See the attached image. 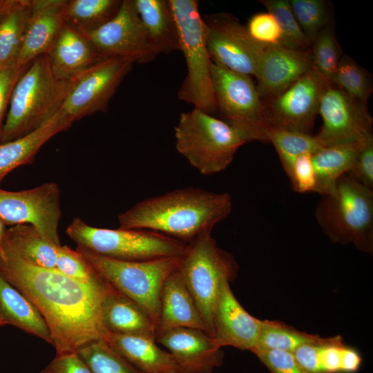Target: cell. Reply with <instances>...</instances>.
<instances>
[{"mask_svg": "<svg viewBox=\"0 0 373 373\" xmlns=\"http://www.w3.org/2000/svg\"><path fill=\"white\" fill-rule=\"evenodd\" d=\"M0 274L37 308L49 329L57 354L77 352L86 344L104 339L102 318L109 283L94 286L77 281L56 269L33 265L6 243L0 245Z\"/></svg>", "mask_w": 373, "mask_h": 373, "instance_id": "obj_1", "label": "cell"}, {"mask_svg": "<svg viewBox=\"0 0 373 373\" xmlns=\"http://www.w3.org/2000/svg\"><path fill=\"white\" fill-rule=\"evenodd\" d=\"M229 193L186 187L151 197L119 214V227L162 233L188 244L211 231L232 210Z\"/></svg>", "mask_w": 373, "mask_h": 373, "instance_id": "obj_2", "label": "cell"}, {"mask_svg": "<svg viewBox=\"0 0 373 373\" xmlns=\"http://www.w3.org/2000/svg\"><path fill=\"white\" fill-rule=\"evenodd\" d=\"M74 79H57L47 54L32 61L13 89L0 143L23 137L49 120L59 111Z\"/></svg>", "mask_w": 373, "mask_h": 373, "instance_id": "obj_3", "label": "cell"}, {"mask_svg": "<svg viewBox=\"0 0 373 373\" xmlns=\"http://www.w3.org/2000/svg\"><path fill=\"white\" fill-rule=\"evenodd\" d=\"M314 215L323 232L332 242L352 243L358 249L372 254V189L343 175L334 193L321 196Z\"/></svg>", "mask_w": 373, "mask_h": 373, "instance_id": "obj_4", "label": "cell"}, {"mask_svg": "<svg viewBox=\"0 0 373 373\" xmlns=\"http://www.w3.org/2000/svg\"><path fill=\"white\" fill-rule=\"evenodd\" d=\"M176 26L180 50L184 56L187 75L178 98L193 108L213 115L217 112L212 76V61L206 42V27L195 0H168Z\"/></svg>", "mask_w": 373, "mask_h": 373, "instance_id": "obj_5", "label": "cell"}, {"mask_svg": "<svg viewBox=\"0 0 373 373\" xmlns=\"http://www.w3.org/2000/svg\"><path fill=\"white\" fill-rule=\"evenodd\" d=\"M174 137L178 153L205 175L227 169L245 143L227 123L195 108L180 114Z\"/></svg>", "mask_w": 373, "mask_h": 373, "instance_id": "obj_6", "label": "cell"}, {"mask_svg": "<svg viewBox=\"0 0 373 373\" xmlns=\"http://www.w3.org/2000/svg\"><path fill=\"white\" fill-rule=\"evenodd\" d=\"M178 270L213 337V314L222 283L237 276L234 257L218 247L211 231H207L187 244Z\"/></svg>", "mask_w": 373, "mask_h": 373, "instance_id": "obj_7", "label": "cell"}, {"mask_svg": "<svg viewBox=\"0 0 373 373\" xmlns=\"http://www.w3.org/2000/svg\"><path fill=\"white\" fill-rule=\"evenodd\" d=\"M76 250L113 287L139 305L157 327L162 287L178 268L182 256L126 261L101 256L79 246Z\"/></svg>", "mask_w": 373, "mask_h": 373, "instance_id": "obj_8", "label": "cell"}, {"mask_svg": "<svg viewBox=\"0 0 373 373\" xmlns=\"http://www.w3.org/2000/svg\"><path fill=\"white\" fill-rule=\"evenodd\" d=\"M77 246L106 257L126 261L181 256L187 244L160 233L135 229H106L75 218L66 228Z\"/></svg>", "mask_w": 373, "mask_h": 373, "instance_id": "obj_9", "label": "cell"}, {"mask_svg": "<svg viewBox=\"0 0 373 373\" xmlns=\"http://www.w3.org/2000/svg\"><path fill=\"white\" fill-rule=\"evenodd\" d=\"M212 82L217 112L246 142H267L265 107L251 77L213 64Z\"/></svg>", "mask_w": 373, "mask_h": 373, "instance_id": "obj_10", "label": "cell"}, {"mask_svg": "<svg viewBox=\"0 0 373 373\" xmlns=\"http://www.w3.org/2000/svg\"><path fill=\"white\" fill-rule=\"evenodd\" d=\"M133 63L121 57L104 59L75 78L59 111L73 124L98 112H105Z\"/></svg>", "mask_w": 373, "mask_h": 373, "instance_id": "obj_11", "label": "cell"}, {"mask_svg": "<svg viewBox=\"0 0 373 373\" xmlns=\"http://www.w3.org/2000/svg\"><path fill=\"white\" fill-rule=\"evenodd\" d=\"M206 42L213 64L250 77H256L265 48L254 41L233 15L212 13L202 17Z\"/></svg>", "mask_w": 373, "mask_h": 373, "instance_id": "obj_12", "label": "cell"}, {"mask_svg": "<svg viewBox=\"0 0 373 373\" xmlns=\"http://www.w3.org/2000/svg\"><path fill=\"white\" fill-rule=\"evenodd\" d=\"M61 216V193L55 182L17 191L0 188V220L5 224H30L48 242L60 246Z\"/></svg>", "mask_w": 373, "mask_h": 373, "instance_id": "obj_13", "label": "cell"}, {"mask_svg": "<svg viewBox=\"0 0 373 373\" xmlns=\"http://www.w3.org/2000/svg\"><path fill=\"white\" fill-rule=\"evenodd\" d=\"M318 113L323 124L315 136L323 147L359 144L373 137L372 118L367 106L350 98L334 84H325Z\"/></svg>", "mask_w": 373, "mask_h": 373, "instance_id": "obj_14", "label": "cell"}, {"mask_svg": "<svg viewBox=\"0 0 373 373\" xmlns=\"http://www.w3.org/2000/svg\"><path fill=\"white\" fill-rule=\"evenodd\" d=\"M104 58L121 57L149 64L159 55L138 15L133 0H122L116 15L84 36Z\"/></svg>", "mask_w": 373, "mask_h": 373, "instance_id": "obj_15", "label": "cell"}, {"mask_svg": "<svg viewBox=\"0 0 373 373\" xmlns=\"http://www.w3.org/2000/svg\"><path fill=\"white\" fill-rule=\"evenodd\" d=\"M325 83L312 68L285 90L265 100L267 128L312 134Z\"/></svg>", "mask_w": 373, "mask_h": 373, "instance_id": "obj_16", "label": "cell"}, {"mask_svg": "<svg viewBox=\"0 0 373 373\" xmlns=\"http://www.w3.org/2000/svg\"><path fill=\"white\" fill-rule=\"evenodd\" d=\"M155 341L172 355L178 373H211L223 363L222 348L201 329H172L156 336Z\"/></svg>", "mask_w": 373, "mask_h": 373, "instance_id": "obj_17", "label": "cell"}, {"mask_svg": "<svg viewBox=\"0 0 373 373\" xmlns=\"http://www.w3.org/2000/svg\"><path fill=\"white\" fill-rule=\"evenodd\" d=\"M229 283L224 280L221 285L213 314V338L221 348L232 346L251 352L258 341L261 320L244 309Z\"/></svg>", "mask_w": 373, "mask_h": 373, "instance_id": "obj_18", "label": "cell"}, {"mask_svg": "<svg viewBox=\"0 0 373 373\" xmlns=\"http://www.w3.org/2000/svg\"><path fill=\"white\" fill-rule=\"evenodd\" d=\"M313 68L310 51L290 49L281 45L267 46L256 77L258 93L267 100Z\"/></svg>", "mask_w": 373, "mask_h": 373, "instance_id": "obj_19", "label": "cell"}, {"mask_svg": "<svg viewBox=\"0 0 373 373\" xmlns=\"http://www.w3.org/2000/svg\"><path fill=\"white\" fill-rule=\"evenodd\" d=\"M65 0H30V11L22 48L16 66L29 65L38 57L47 54L64 21Z\"/></svg>", "mask_w": 373, "mask_h": 373, "instance_id": "obj_20", "label": "cell"}, {"mask_svg": "<svg viewBox=\"0 0 373 373\" xmlns=\"http://www.w3.org/2000/svg\"><path fill=\"white\" fill-rule=\"evenodd\" d=\"M180 327L201 329L209 334L195 302L177 269L162 287L156 336Z\"/></svg>", "mask_w": 373, "mask_h": 373, "instance_id": "obj_21", "label": "cell"}, {"mask_svg": "<svg viewBox=\"0 0 373 373\" xmlns=\"http://www.w3.org/2000/svg\"><path fill=\"white\" fill-rule=\"evenodd\" d=\"M47 55L61 80L74 79L104 59L86 37L64 23Z\"/></svg>", "mask_w": 373, "mask_h": 373, "instance_id": "obj_22", "label": "cell"}, {"mask_svg": "<svg viewBox=\"0 0 373 373\" xmlns=\"http://www.w3.org/2000/svg\"><path fill=\"white\" fill-rule=\"evenodd\" d=\"M102 318L106 329L111 333L155 340L156 327L149 314L115 288L103 303Z\"/></svg>", "mask_w": 373, "mask_h": 373, "instance_id": "obj_23", "label": "cell"}, {"mask_svg": "<svg viewBox=\"0 0 373 373\" xmlns=\"http://www.w3.org/2000/svg\"><path fill=\"white\" fill-rule=\"evenodd\" d=\"M71 125L59 111L33 132L10 142L0 143V183L17 167L30 163L49 140L68 129Z\"/></svg>", "mask_w": 373, "mask_h": 373, "instance_id": "obj_24", "label": "cell"}, {"mask_svg": "<svg viewBox=\"0 0 373 373\" xmlns=\"http://www.w3.org/2000/svg\"><path fill=\"white\" fill-rule=\"evenodd\" d=\"M104 340L144 373H178L172 355L155 339L107 332Z\"/></svg>", "mask_w": 373, "mask_h": 373, "instance_id": "obj_25", "label": "cell"}, {"mask_svg": "<svg viewBox=\"0 0 373 373\" xmlns=\"http://www.w3.org/2000/svg\"><path fill=\"white\" fill-rule=\"evenodd\" d=\"M0 316L15 326L52 345L49 329L34 305L0 274Z\"/></svg>", "mask_w": 373, "mask_h": 373, "instance_id": "obj_26", "label": "cell"}, {"mask_svg": "<svg viewBox=\"0 0 373 373\" xmlns=\"http://www.w3.org/2000/svg\"><path fill=\"white\" fill-rule=\"evenodd\" d=\"M138 15L158 54L180 50L176 26L168 0H133Z\"/></svg>", "mask_w": 373, "mask_h": 373, "instance_id": "obj_27", "label": "cell"}, {"mask_svg": "<svg viewBox=\"0 0 373 373\" xmlns=\"http://www.w3.org/2000/svg\"><path fill=\"white\" fill-rule=\"evenodd\" d=\"M359 144L323 147L312 154V162L315 174L314 193L321 196L334 193L339 178L350 169Z\"/></svg>", "mask_w": 373, "mask_h": 373, "instance_id": "obj_28", "label": "cell"}, {"mask_svg": "<svg viewBox=\"0 0 373 373\" xmlns=\"http://www.w3.org/2000/svg\"><path fill=\"white\" fill-rule=\"evenodd\" d=\"M2 241L27 262L55 269L59 246L48 242L33 226L28 224L11 226L5 230Z\"/></svg>", "mask_w": 373, "mask_h": 373, "instance_id": "obj_29", "label": "cell"}, {"mask_svg": "<svg viewBox=\"0 0 373 373\" xmlns=\"http://www.w3.org/2000/svg\"><path fill=\"white\" fill-rule=\"evenodd\" d=\"M122 0H65L62 19L65 24L84 36L111 20Z\"/></svg>", "mask_w": 373, "mask_h": 373, "instance_id": "obj_30", "label": "cell"}, {"mask_svg": "<svg viewBox=\"0 0 373 373\" xmlns=\"http://www.w3.org/2000/svg\"><path fill=\"white\" fill-rule=\"evenodd\" d=\"M30 11V0H17L0 19V67L16 66Z\"/></svg>", "mask_w": 373, "mask_h": 373, "instance_id": "obj_31", "label": "cell"}, {"mask_svg": "<svg viewBox=\"0 0 373 373\" xmlns=\"http://www.w3.org/2000/svg\"><path fill=\"white\" fill-rule=\"evenodd\" d=\"M322 338L298 330L280 321L261 320L258 341L251 352L278 350L292 353L300 346L318 342Z\"/></svg>", "mask_w": 373, "mask_h": 373, "instance_id": "obj_32", "label": "cell"}, {"mask_svg": "<svg viewBox=\"0 0 373 373\" xmlns=\"http://www.w3.org/2000/svg\"><path fill=\"white\" fill-rule=\"evenodd\" d=\"M266 139L274 146L287 175L297 157L307 153L314 154L323 148L312 134L269 128Z\"/></svg>", "mask_w": 373, "mask_h": 373, "instance_id": "obj_33", "label": "cell"}, {"mask_svg": "<svg viewBox=\"0 0 373 373\" xmlns=\"http://www.w3.org/2000/svg\"><path fill=\"white\" fill-rule=\"evenodd\" d=\"M77 352L92 373H144L103 339L86 344Z\"/></svg>", "mask_w": 373, "mask_h": 373, "instance_id": "obj_34", "label": "cell"}, {"mask_svg": "<svg viewBox=\"0 0 373 373\" xmlns=\"http://www.w3.org/2000/svg\"><path fill=\"white\" fill-rule=\"evenodd\" d=\"M333 84L354 101L367 106L372 84L369 75L352 58L341 56Z\"/></svg>", "mask_w": 373, "mask_h": 373, "instance_id": "obj_35", "label": "cell"}, {"mask_svg": "<svg viewBox=\"0 0 373 373\" xmlns=\"http://www.w3.org/2000/svg\"><path fill=\"white\" fill-rule=\"evenodd\" d=\"M313 69L327 84H333L341 55L331 25L317 35L311 46Z\"/></svg>", "mask_w": 373, "mask_h": 373, "instance_id": "obj_36", "label": "cell"}, {"mask_svg": "<svg viewBox=\"0 0 373 373\" xmlns=\"http://www.w3.org/2000/svg\"><path fill=\"white\" fill-rule=\"evenodd\" d=\"M267 11L277 20L281 32V46L300 50L310 51L312 44L305 35L294 16L287 0H260Z\"/></svg>", "mask_w": 373, "mask_h": 373, "instance_id": "obj_37", "label": "cell"}, {"mask_svg": "<svg viewBox=\"0 0 373 373\" xmlns=\"http://www.w3.org/2000/svg\"><path fill=\"white\" fill-rule=\"evenodd\" d=\"M289 2L300 28L311 44L321 31L331 25L330 10L326 1L290 0Z\"/></svg>", "mask_w": 373, "mask_h": 373, "instance_id": "obj_38", "label": "cell"}, {"mask_svg": "<svg viewBox=\"0 0 373 373\" xmlns=\"http://www.w3.org/2000/svg\"><path fill=\"white\" fill-rule=\"evenodd\" d=\"M55 269L80 283L94 286L108 283L78 252L69 247L59 246Z\"/></svg>", "mask_w": 373, "mask_h": 373, "instance_id": "obj_39", "label": "cell"}, {"mask_svg": "<svg viewBox=\"0 0 373 373\" xmlns=\"http://www.w3.org/2000/svg\"><path fill=\"white\" fill-rule=\"evenodd\" d=\"M245 27L249 36L256 43L264 46L281 45L280 26L270 12L267 11L254 14Z\"/></svg>", "mask_w": 373, "mask_h": 373, "instance_id": "obj_40", "label": "cell"}, {"mask_svg": "<svg viewBox=\"0 0 373 373\" xmlns=\"http://www.w3.org/2000/svg\"><path fill=\"white\" fill-rule=\"evenodd\" d=\"M347 175L372 189L373 188V137L359 144L353 164Z\"/></svg>", "mask_w": 373, "mask_h": 373, "instance_id": "obj_41", "label": "cell"}, {"mask_svg": "<svg viewBox=\"0 0 373 373\" xmlns=\"http://www.w3.org/2000/svg\"><path fill=\"white\" fill-rule=\"evenodd\" d=\"M271 373H308L297 362L291 352L262 350L254 352Z\"/></svg>", "mask_w": 373, "mask_h": 373, "instance_id": "obj_42", "label": "cell"}, {"mask_svg": "<svg viewBox=\"0 0 373 373\" xmlns=\"http://www.w3.org/2000/svg\"><path fill=\"white\" fill-rule=\"evenodd\" d=\"M312 155V154L307 153L297 157L287 175L296 192H314L315 174Z\"/></svg>", "mask_w": 373, "mask_h": 373, "instance_id": "obj_43", "label": "cell"}, {"mask_svg": "<svg viewBox=\"0 0 373 373\" xmlns=\"http://www.w3.org/2000/svg\"><path fill=\"white\" fill-rule=\"evenodd\" d=\"M29 65L0 67V139L13 89Z\"/></svg>", "mask_w": 373, "mask_h": 373, "instance_id": "obj_44", "label": "cell"}, {"mask_svg": "<svg viewBox=\"0 0 373 373\" xmlns=\"http://www.w3.org/2000/svg\"><path fill=\"white\" fill-rule=\"evenodd\" d=\"M43 373H92L77 352L57 354Z\"/></svg>", "mask_w": 373, "mask_h": 373, "instance_id": "obj_45", "label": "cell"}, {"mask_svg": "<svg viewBox=\"0 0 373 373\" xmlns=\"http://www.w3.org/2000/svg\"><path fill=\"white\" fill-rule=\"evenodd\" d=\"M362 362L360 354L353 347L345 346L342 358V373H354Z\"/></svg>", "mask_w": 373, "mask_h": 373, "instance_id": "obj_46", "label": "cell"}, {"mask_svg": "<svg viewBox=\"0 0 373 373\" xmlns=\"http://www.w3.org/2000/svg\"><path fill=\"white\" fill-rule=\"evenodd\" d=\"M17 0H0V19L15 4Z\"/></svg>", "mask_w": 373, "mask_h": 373, "instance_id": "obj_47", "label": "cell"}, {"mask_svg": "<svg viewBox=\"0 0 373 373\" xmlns=\"http://www.w3.org/2000/svg\"><path fill=\"white\" fill-rule=\"evenodd\" d=\"M4 231H5V230H3V223L0 220V245L1 244V241H2V239H3Z\"/></svg>", "mask_w": 373, "mask_h": 373, "instance_id": "obj_48", "label": "cell"}, {"mask_svg": "<svg viewBox=\"0 0 373 373\" xmlns=\"http://www.w3.org/2000/svg\"><path fill=\"white\" fill-rule=\"evenodd\" d=\"M6 325H8L7 323L0 316V327L5 326Z\"/></svg>", "mask_w": 373, "mask_h": 373, "instance_id": "obj_49", "label": "cell"}, {"mask_svg": "<svg viewBox=\"0 0 373 373\" xmlns=\"http://www.w3.org/2000/svg\"><path fill=\"white\" fill-rule=\"evenodd\" d=\"M39 373H43L42 371H41Z\"/></svg>", "mask_w": 373, "mask_h": 373, "instance_id": "obj_50", "label": "cell"}]
</instances>
